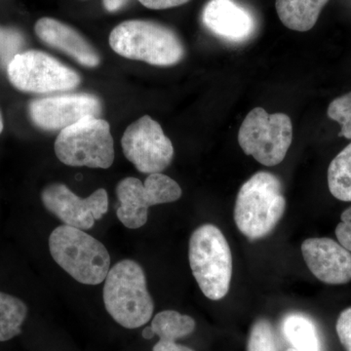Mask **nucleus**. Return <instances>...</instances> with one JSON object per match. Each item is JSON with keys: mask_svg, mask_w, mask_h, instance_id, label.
<instances>
[{"mask_svg": "<svg viewBox=\"0 0 351 351\" xmlns=\"http://www.w3.org/2000/svg\"><path fill=\"white\" fill-rule=\"evenodd\" d=\"M248 351H279L271 324L265 319L258 320L252 327Z\"/></svg>", "mask_w": 351, "mask_h": 351, "instance_id": "4be33fe9", "label": "nucleus"}, {"mask_svg": "<svg viewBox=\"0 0 351 351\" xmlns=\"http://www.w3.org/2000/svg\"><path fill=\"white\" fill-rule=\"evenodd\" d=\"M147 8L152 10H163V9L173 8L184 5L189 0H138Z\"/></svg>", "mask_w": 351, "mask_h": 351, "instance_id": "a878e982", "label": "nucleus"}, {"mask_svg": "<svg viewBox=\"0 0 351 351\" xmlns=\"http://www.w3.org/2000/svg\"><path fill=\"white\" fill-rule=\"evenodd\" d=\"M284 336L297 351H321V341L313 321L302 314H290L283 321Z\"/></svg>", "mask_w": 351, "mask_h": 351, "instance_id": "f3484780", "label": "nucleus"}, {"mask_svg": "<svg viewBox=\"0 0 351 351\" xmlns=\"http://www.w3.org/2000/svg\"><path fill=\"white\" fill-rule=\"evenodd\" d=\"M101 112L100 99L91 94H69L36 99L29 103L32 123L43 130L62 131L88 117Z\"/></svg>", "mask_w": 351, "mask_h": 351, "instance_id": "f8f14e48", "label": "nucleus"}, {"mask_svg": "<svg viewBox=\"0 0 351 351\" xmlns=\"http://www.w3.org/2000/svg\"><path fill=\"white\" fill-rule=\"evenodd\" d=\"M287 351H297V350H294V348H289V350Z\"/></svg>", "mask_w": 351, "mask_h": 351, "instance_id": "7c9ffc66", "label": "nucleus"}, {"mask_svg": "<svg viewBox=\"0 0 351 351\" xmlns=\"http://www.w3.org/2000/svg\"><path fill=\"white\" fill-rule=\"evenodd\" d=\"M54 149L62 163L73 167L108 169L114 161L110 124L99 117H84L63 129Z\"/></svg>", "mask_w": 351, "mask_h": 351, "instance_id": "423d86ee", "label": "nucleus"}, {"mask_svg": "<svg viewBox=\"0 0 351 351\" xmlns=\"http://www.w3.org/2000/svg\"><path fill=\"white\" fill-rule=\"evenodd\" d=\"M189 260L205 297L219 301L228 295L232 277V255L219 228L211 223L196 228L189 239Z\"/></svg>", "mask_w": 351, "mask_h": 351, "instance_id": "39448f33", "label": "nucleus"}, {"mask_svg": "<svg viewBox=\"0 0 351 351\" xmlns=\"http://www.w3.org/2000/svg\"><path fill=\"white\" fill-rule=\"evenodd\" d=\"M103 298L108 314L120 326L137 329L152 319L154 300L144 269L135 261L127 258L113 265L105 279Z\"/></svg>", "mask_w": 351, "mask_h": 351, "instance_id": "f257e3e1", "label": "nucleus"}, {"mask_svg": "<svg viewBox=\"0 0 351 351\" xmlns=\"http://www.w3.org/2000/svg\"><path fill=\"white\" fill-rule=\"evenodd\" d=\"M44 207L57 217L64 225L90 230L95 221L103 218L108 210V195L105 189H97L87 198L73 193L64 184L55 182L41 193Z\"/></svg>", "mask_w": 351, "mask_h": 351, "instance_id": "9b49d317", "label": "nucleus"}, {"mask_svg": "<svg viewBox=\"0 0 351 351\" xmlns=\"http://www.w3.org/2000/svg\"><path fill=\"white\" fill-rule=\"evenodd\" d=\"M36 36L50 47L62 51L87 68L100 64V56L87 39L69 25L52 18H41L34 27Z\"/></svg>", "mask_w": 351, "mask_h": 351, "instance_id": "2eb2a0df", "label": "nucleus"}, {"mask_svg": "<svg viewBox=\"0 0 351 351\" xmlns=\"http://www.w3.org/2000/svg\"><path fill=\"white\" fill-rule=\"evenodd\" d=\"M195 321L189 315L175 311H164L157 313L151 328L154 336L160 341L176 343L179 339L189 336L195 330Z\"/></svg>", "mask_w": 351, "mask_h": 351, "instance_id": "a211bd4d", "label": "nucleus"}, {"mask_svg": "<svg viewBox=\"0 0 351 351\" xmlns=\"http://www.w3.org/2000/svg\"><path fill=\"white\" fill-rule=\"evenodd\" d=\"M49 249L53 260L77 282L98 285L110 271L105 245L80 228L58 226L50 234Z\"/></svg>", "mask_w": 351, "mask_h": 351, "instance_id": "20e7f679", "label": "nucleus"}, {"mask_svg": "<svg viewBox=\"0 0 351 351\" xmlns=\"http://www.w3.org/2000/svg\"><path fill=\"white\" fill-rule=\"evenodd\" d=\"M25 38L22 32L13 27L0 25V66L7 69L11 61L20 54L25 46Z\"/></svg>", "mask_w": 351, "mask_h": 351, "instance_id": "412c9836", "label": "nucleus"}, {"mask_svg": "<svg viewBox=\"0 0 351 351\" xmlns=\"http://www.w3.org/2000/svg\"><path fill=\"white\" fill-rule=\"evenodd\" d=\"M328 186L330 193L337 199L351 202V144L330 163Z\"/></svg>", "mask_w": 351, "mask_h": 351, "instance_id": "aec40b11", "label": "nucleus"}, {"mask_svg": "<svg viewBox=\"0 0 351 351\" xmlns=\"http://www.w3.org/2000/svg\"><path fill=\"white\" fill-rule=\"evenodd\" d=\"M286 199L276 175L258 172L242 184L234 206V221L251 240L267 237L282 218Z\"/></svg>", "mask_w": 351, "mask_h": 351, "instance_id": "f03ea898", "label": "nucleus"}, {"mask_svg": "<svg viewBox=\"0 0 351 351\" xmlns=\"http://www.w3.org/2000/svg\"><path fill=\"white\" fill-rule=\"evenodd\" d=\"M6 69L11 84L27 93L69 91L82 82L76 71L43 51L29 50L20 53Z\"/></svg>", "mask_w": 351, "mask_h": 351, "instance_id": "6e6552de", "label": "nucleus"}, {"mask_svg": "<svg viewBox=\"0 0 351 351\" xmlns=\"http://www.w3.org/2000/svg\"><path fill=\"white\" fill-rule=\"evenodd\" d=\"M129 0H103L104 6L108 12H117L128 3Z\"/></svg>", "mask_w": 351, "mask_h": 351, "instance_id": "cd10ccee", "label": "nucleus"}, {"mask_svg": "<svg viewBox=\"0 0 351 351\" xmlns=\"http://www.w3.org/2000/svg\"><path fill=\"white\" fill-rule=\"evenodd\" d=\"M143 337L145 339H151L154 337V332H152L151 326L145 328L142 332Z\"/></svg>", "mask_w": 351, "mask_h": 351, "instance_id": "c85d7f7f", "label": "nucleus"}, {"mask_svg": "<svg viewBox=\"0 0 351 351\" xmlns=\"http://www.w3.org/2000/svg\"><path fill=\"white\" fill-rule=\"evenodd\" d=\"M341 219L336 228V237L339 244L351 253V206L343 212Z\"/></svg>", "mask_w": 351, "mask_h": 351, "instance_id": "393cba45", "label": "nucleus"}, {"mask_svg": "<svg viewBox=\"0 0 351 351\" xmlns=\"http://www.w3.org/2000/svg\"><path fill=\"white\" fill-rule=\"evenodd\" d=\"M293 140V125L285 113L269 114L263 108H255L240 126L239 143L247 156L263 165L282 162Z\"/></svg>", "mask_w": 351, "mask_h": 351, "instance_id": "0eeeda50", "label": "nucleus"}, {"mask_svg": "<svg viewBox=\"0 0 351 351\" xmlns=\"http://www.w3.org/2000/svg\"><path fill=\"white\" fill-rule=\"evenodd\" d=\"M202 22L210 32L226 40L241 43L255 31V20L234 0H210L202 12Z\"/></svg>", "mask_w": 351, "mask_h": 351, "instance_id": "4468645a", "label": "nucleus"}, {"mask_svg": "<svg viewBox=\"0 0 351 351\" xmlns=\"http://www.w3.org/2000/svg\"><path fill=\"white\" fill-rule=\"evenodd\" d=\"M337 332L341 345L348 351H351V307L346 308L339 316L337 321Z\"/></svg>", "mask_w": 351, "mask_h": 351, "instance_id": "b1692460", "label": "nucleus"}, {"mask_svg": "<svg viewBox=\"0 0 351 351\" xmlns=\"http://www.w3.org/2000/svg\"><path fill=\"white\" fill-rule=\"evenodd\" d=\"M302 253L307 267L321 282L341 285L351 281V253L335 240H304Z\"/></svg>", "mask_w": 351, "mask_h": 351, "instance_id": "ddd939ff", "label": "nucleus"}, {"mask_svg": "<svg viewBox=\"0 0 351 351\" xmlns=\"http://www.w3.org/2000/svg\"><path fill=\"white\" fill-rule=\"evenodd\" d=\"M121 145L126 158L144 174L162 172L174 157L170 138L164 134L160 124L149 115L127 127Z\"/></svg>", "mask_w": 351, "mask_h": 351, "instance_id": "9d476101", "label": "nucleus"}, {"mask_svg": "<svg viewBox=\"0 0 351 351\" xmlns=\"http://www.w3.org/2000/svg\"><path fill=\"white\" fill-rule=\"evenodd\" d=\"M182 193L179 184L161 173L149 175L144 184L137 178H125L117 186V218L127 228L137 230L147 223L149 208L175 202Z\"/></svg>", "mask_w": 351, "mask_h": 351, "instance_id": "1a4fd4ad", "label": "nucleus"}, {"mask_svg": "<svg viewBox=\"0 0 351 351\" xmlns=\"http://www.w3.org/2000/svg\"><path fill=\"white\" fill-rule=\"evenodd\" d=\"M27 311V304L19 298L0 292V341L19 336Z\"/></svg>", "mask_w": 351, "mask_h": 351, "instance_id": "6ab92c4d", "label": "nucleus"}, {"mask_svg": "<svg viewBox=\"0 0 351 351\" xmlns=\"http://www.w3.org/2000/svg\"><path fill=\"white\" fill-rule=\"evenodd\" d=\"M152 351H195L188 346L178 345L176 343H171V341H160L154 346Z\"/></svg>", "mask_w": 351, "mask_h": 351, "instance_id": "bb28decb", "label": "nucleus"}, {"mask_svg": "<svg viewBox=\"0 0 351 351\" xmlns=\"http://www.w3.org/2000/svg\"><path fill=\"white\" fill-rule=\"evenodd\" d=\"M327 114L341 125L339 137L351 140V92L335 99L328 107Z\"/></svg>", "mask_w": 351, "mask_h": 351, "instance_id": "5701e85b", "label": "nucleus"}, {"mask_svg": "<svg viewBox=\"0 0 351 351\" xmlns=\"http://www.w3.org/2000/svg\"><path fill=\"white\" fill-rule=\"evenodd\" d=\"M329 0H276L277 15L288 29L308 32L315 25Z\"/></svg>", "mask_w": 351, "mask_h": 351, "instance_id": "dca6fc26", "label": "nucleus"}, {"mask_svg": "<svg viewBox=\"0 0 351 351\" xmlns=\"http://www.w3.org/2000/svg\"><path fill=\"white\" fill-rule=\"evenodd\" d=\"M4 128L3 117H2L1 112H0V134L2 133Z\"/></svg>", "mask_w": 351, "mask_h": 351, "instance_id": "c756f323", "label": "nucleus"}, {"mask_svg": "<svg viewBox=\"0 0 351 351\" xmlns=\"http://www.w3.org/2000/svg\"><path fill=\"white\" fill-rule=\"evenodd\" d=\"M110 45L120 56L152 66H174L184 56L177 34L151 21L131 20L117 25L110 32Z\"/></svg>", "mask_w": 351, "mask_h": 351, "instance_id": "7ed1b4c3", "label": "nucleus"}]
</instances>
